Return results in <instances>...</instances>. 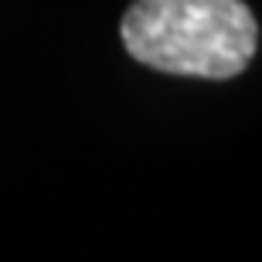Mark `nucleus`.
<instances>
[{"label": "nucleus", "instance_id": "f257e3e1", "mask_svg": "<svg viewBox=\"0 0 262 262\" xmlns=\"http://www.w3.org/2000/svg\"><path fill=\"white\" fill-rule=\"evenodd\" d=\"M129 58L191 78L242 75L259 48V24L242 0H133L119 24Z\"/></svg>", "mask_w": 262, "mask_h": 262}]
</instances>
